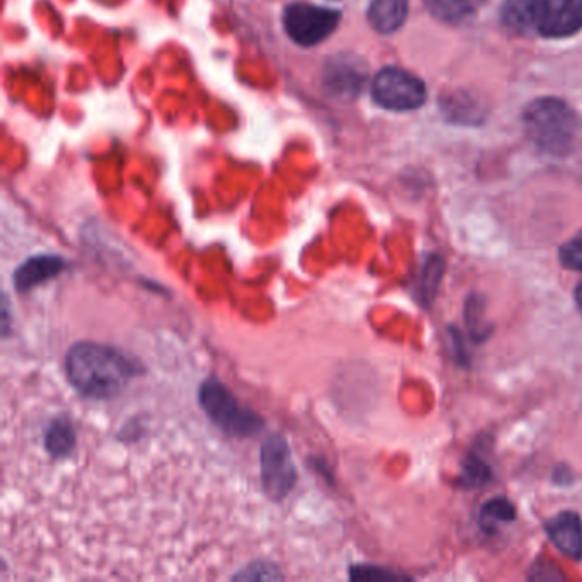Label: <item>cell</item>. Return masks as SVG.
<instances>
[{
    "mask_svg": "<svg viewBox=\"0 0 582 582\" xmlns=\"http://www.w3.org/2000/svg\"><path fill=\"white\" fill-rule=\"evenodd\" d=\"M69 262L60 254H35L24 260L12 274V286L20 294L29 293L36 287L44 286L51 278L59 277L66 272Z\"/></svg>",
    "mask_w": 582,
    "mask_h": 582,
    "instance_id": "obj_8",
    "label": "cell"
},
{
    "mask_svg": "<svg viewBox=\"0 0 582 582\" xmlns=\"http://www.w3.org/2000/svg\"><path fill=\"white\" fill-rule=\"evenodd\" d=\"M408 0H372L368 20L372 28L383 35L395 33L407 20Z\"/></svg>",
    "mask_w": 582,
    "mask_h": 582,
    "instance_id": "obj_10",
    "label": "cell"
},
{
    "mask_svg": "<svg viewBox=\"0 0 582 582\" xmlns=\"http://www.w3.org/2000/svg\"><path fill=\"white\" fill-rule=\"evenodd\" d=\"M560 262L566 269L582 272V231L563 245L560 250Z\"/></svg>",
    "mask_w": 582,
    "mask_h": 582,
    "instance_id": "obj_17",
    "label": "cell"
},
{
    "mask_svg": "<svg viewBox=\"0 0 582 582\" xmlns=\"http://www.w3.org/2000/svg\"><path fill=\"white\" fill-rule=\"evenodd\" d=\"M575 302H578L579 309L582 313V282L579 284L578 289H575Z\"/></svg>",
    "mask_w": 582,
    "mask_h": 582,
    "instance_id": "obj_22",
    "label": "cell"
},
{
    "mask_svg": "<svg viewBox=\"0 0 582 582\" xmlns=\"http://www.w3.org/2000/svg\"><path fill=\"white\" fill-rule=\"evenodd\" d=\"M11 333V308H9L8 294L2 296V335L8 338Z\"/></svg>",
    "mask_w": 582,
    "mask_h": 582,
    "instance_id": "obj_21",
    "label": "cell"
},
{
    "mask_svg": "<svg viewBox=\"0 0 582 582\" xmlns=\"http://www.w3.org/2000/svg\"><path fill=\"white\" fill-rule=\"evenodd\" d=\"M475 2L477 0H426V5L438 20L460 23L472 14Z\"/></svg>",
    "mask_w": 582,
    "mask_h": 582,
    "instance_id": "obj_12",
    "label": "cell"
},
{
    "mask_svg": "<svg viewBox=\"0 0 582 582\" xmlns=\"http://www.w3.org/2000/svg\"><path fill=\"white\" fill-rule=\"evenodd\" d=\"M514 520V508L506 499H492L482 508L480 523L484 530H494L497 524Z\"/></svg>",
    "mask_w": 582,
    "mask_h": 582,
    "instance_id": "obj_13",
    "label": "cell"
},
{
    "mask_svg": "<svg viewBox=\"0 0 582 582\" xmlns=\"http://www.w3.org/2000/svg\"><path fill=\"white\" fill-rule=\"evenodd\" d=\"M477 2H480V0H477Z\"/></svg>",
    "mask_w": 582,
    "mask_h": 582,
    "instance_id": "obj_23",
    "label": "cell"
},
{
    "mask_svg": "<svg viewBox=\"0 0 582 582\" xmlns=\"http://www.w3.org/2000/svg\"><path fill=\"white\" fill-rule=\"evenodd\" d=\"M527 135L545 151H566L574 138L575 117L560 99L545 98L533 103L524 115Z\"/></svg>",
    "mask_w": 582,
    "mask_h": 582,
    "instance_id": "obj_3",
    "label": "cell"
},
{
    "mask_svg": "<svg viewBox=\"0 0 582 582\" xmlns=\"http://www.w3.org/2000/svg\"><path fill=\"white\" fill-rule=\"evenodd\" d=\"M466 321H468L473 338H484L487 335L484 321H482V306L477 297H470L468 308H466Z\"/></svg>",
    "mask_w": 582,
    "mask_h": 582,
    "instance_id": "obj_19",
    "label": "cell"
},
{
    "mask_svg": "<svg viewBox=\"0 0 582 582\" xmlns=\"http://www.w3.org/2000/svg\"><path fill=\"white\" fill-rule=\"evenodd\" d=\"M441 263L438 260H430L429 265L426 266V278H423V297H430L435 294L436 287H438L439 278H441Z\"/></svg>",
    "mask_w": 582,
    "mask_h": 582,
    "instance_id": "obj_20",
    "label": "cell"
},
{
    "mask_svg": "<svg viewBox=\"0 0 582 582\" xmlns=\"http://www.w3.org/2000/svg\"><path fill=\"white\" fill-rule=\"evenodd\" d=\"M504 20L508 21L512 29L533 28L526 0H509L504 11Z\"/></svg>",
    "mask_w": 582,
    "mask_h": 582,
    "instance_id": "obj_16",
    "label": "cell"
},
{
    "mask_svg": "<svg viewBox=\"0 0 582 582\" xmlns=\"http://www.w3.org/2000/svg\"><path fill=\"white\" fill-rule=\"evenodd\" d=\"M141 372L123 352L98 342H78L66 354L67 381L84 399H115Z\"/></svg>",
    "mask_w": 582,
    "mask_h": 582,
    "instance_id": "obj_1",
    "label": "cell"
},
{
    "mask_svg": "<svg viewBox=\"0 0 582 582\" xmlns=\"http://www.w3.org/2000/svg\"><path fill=\"white\" fill-rule=\"evenodd\" d=\"M44 444L45 451L54 460L69 456L78 444V435H75L71 418L67 415H59V417L54 418L45 430Z\"/></svg>",
    "mask_w": 582,
    "mask_h": 582,
    "instance_id": "obj_11",
    "label": "cell"
},
{
    "mask_svg": "<svg viewBox=\"0 0 582 582\" xmlns=\"http://www.w3.org/2000/svg\"><path fill=\"white\" fill-rule=\"evenodd\" d=\"M260 477L270 500L282 502L297 484V468L289 442L282 435H270L260 450Z\"/></svg>",
    "mask_w": 582,
    "mask_h": 582,
    "instance_id": "obj_4",
    "label": "cell"
},
{
    "mask_svg": "<svg viewBox=\"0 0 582 582\" xmlns=\"http://www.w3.org/2000/svg\"><path fill=\"white\" fill-rule=\"evenodd\" d=\"M197 399L209 420L219 427L224 435L248 439L259 436L265 429L262 415L241 405L233 391L214 376L202 381Z\"/></svg>",
    "mask_w": 582,
    "mask_h": 582,
    "instance_id": "obj_2",
    "label": "cell"
},
{
    "mask_svg": "<svg viewBox=\"0 0 582 582\" xmlns=\"http://www.w3.org/2000/svg\"><path fill=\"white\" fill-rule=\"evenodd\" d=\"M533 29L547 38H566L582 29V0H526Z\"/></svg>",
    "mask_w": 582,
    "mask_h": 582,
    "instance_id": "obj_7",
    "label": "cell"
},
{
    "mask_svg": "<svg viewBox=\"0 0 582 582\" xmlns=\"http://www.w3.org/2000/svg\"><path fill=\"white\" fill-rule=\"evenodd\" d=\"M284 575L278 572L274 563L254 562L245 567L241 572L233 575V579H247V581H263V579H282Z\"/></svg>",
    "mask_w": 582,
    "mask_h": 582,
    "instance_id": "obj_18",
    "label": "cell"
},
{
    "mask_svg": "<svg viewBox=\"0 0 582 582\" xmlns=\"http://www.w3.org/2000/svg\"><path fill=\"white\" fill-rule=\"evenodd\" d=\"M341 23V12L320 5L296 4L287 5L284 11V28L293 41L301 47H313L329 38Z\"/></svg>",
    "mask_w": 582,
    "mask_h": 582,
    "instance_id": "obj_6",
    "label": "cell"
},
{
    "mask_svg": "<svg viewBox=\"0 0 582 582\" xmlns=\"http://www.w3.org/2000/svg\"><path fill=\"white\" fill-rule=\"evenodd\" d=\"M489 478V466L480 462L478 458H470L465 468H463L462 485H465L468 489H477V487L484 485Z\"/></svg>",
    "mask_w": 582,
    "mask_h": 582,
    "instance_id": "obj_15",
    "label": "cell"
},
{
    "mask_svg": "<svg viewBox=\"0 0 582 582\" xmlns=\"http://www.w3.org/2000/svg\"><path fill=\"white\" fill-rule=\"evenodd\" d=\"M427 91L420 79L411 72L388 67L372 83V98L391 111L417 110L426 102Z\"/></svg>",
    "mask_w": 582,
    "mask_h": 582,
    "instance_id": "obj_5",
    "label": "cell"
},
{
    "mask_svg": "<svg viewBox=\"0 0 582 582\" xmlns=\"http://www.w3.org/2000/svg\"><path fill=\"white\" fill-rule=\"evenodd\" d=\"M545 530L551 544L563 555L574 560L582 559V521L579 514L572 511L560 512L548 521Z\"/></svg>",
    "mask_w": 582,
    "mask_h": 582,
    "instance_id": "obj_9",
    "label": "cell"
},
{
    "mask_svg": "<svg viewBox=\"0 0 582 582\" xmlns=\"http://www.w3.org/2000/svg\"><path fill=\"white\" fill-rule=\"evenodd\" d=\"M352 581H402L405 575L390 571L387 567L354 566L351 567Z\"/></svg>",
    "mask_w": 582,
    "mask_h": 582,
    "instance_id": "obj_14",
    "label": "cell"
}]
</instances>
